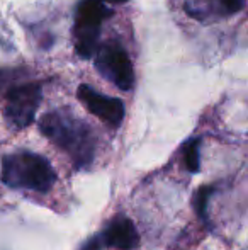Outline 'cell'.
<instances>
[{
	"mask_svg": "<svg viewBox=\"0 0 248 250\" xmlns=\"http://www.w3.org/2000/svg\"><path fill=\"white\" fill-rule=\"evenodd\" d=\"M39 129L50 142L68 153L76 167H87L95 157V136L92 129L75 116L60 111L48 112L41 119Z\"/></svg>",
	"mask_w": 248,
	"mask_h": 250,
	"instance_id": "cell-1",
	"label": "cell"
},
{
	"mask_svg": "<svg viewBox=\"0 0 248 250\" xmlns=\"http://www.w3.org/2000/svg\"><path fill=\"white\" fill-rule=\"evenodd\" d=\"M2 181L12 189L46 192L57 182V172L41 155L33 151H16L3 158Z\"/></svg>",
	"mask_w": 248,
	"mask_h": 250,
	"instance_id": "cell-2",
	"label": "cell"
},
{
	"mask_svg": "<svg viewBox=\"0 0 248 250\" xmlns=\"http://www.w3.org/2000/svg\"><path fill=\"white\" fill-rule=\"evenodd\" d=\"M113 16V10L102 0H80L73 22L75 50L82 58H94L99 48L100 26Z\"/></svg>",
	"mask_w": 248,
	"mask_h": 250,
	"instance_id": "cell-3",
	"label": "cell"
},
{
	"mask_svg": "<svg viewBox=\"0 0 248 250\" xmlns=\"http://www.w3.org/2000/svg\"><path fill=\"white\" fill-rule=\"evenodd\" d=\"M43 90L39 83H26V85L14 87L9 90L3 107V116L7 123L16 129H24L34 121L38 109H39Z\"/></svg>",
	"mask_w": 248,
	"mask_h": 250,
	"instance_id": "cell-4",
	"label": "cell"
},
{
	"mask_svg": "<svg viewBox=\"0 0 248 250\" xmlns=\"http://www.w3.org/2000/svg\"><path fill=\"white\" fill-rule=\"evenodd\" d=\"M95 66L99 73L113 82L117 89L131 90L134 85V70L133 63L119 44L107 43L104 46H99L95 51Z\"/></svg>",
	"mask_w": 248,
	"mask_h": 250,
	"instance_id": "cell-5",
	"label": "cell"
},
{
	"mask_svg": "<svg viewBox=\"0 0 248 250\" xmlns=\"http://www.w3.org/2000/svg\"><path fill=\"white\" fill-rule=\"evenodd\" d=\"M80 102L92 112L94 116L104 121L106 125L117 128L124 119V104L119 99L107 97L104 94H99L89 85H80L76 90Z\"/></svg>",
	"mask_w": 248,
	"mask_h": 250,
	"instance_id": "cell-6",
	"label": "cell"
},
{
	"mask_svg": "<svg viewBox=\"0 0 248 250\" xmlns=\"http://www.w3.org/2000/svg\"><path fill=\"white\" fill-rule=\"evenodd\" d=\"M100 242L106 247L117 250H134L139 244V235L131 220L121 216L111 221L109 227L100 235Z\"/></svg>",
	"mask_w": 248,
	"mask_h": 250,
	"instance_id": "cell-7",
	"label": "cell"
},
{
	"mask_svg": "<svg viewBox=\"0 0 248 250\" xmlns=\"http://www.w3.org/2000/svg\"><path fill=\"white\" fill-rule=\"evenodd\" d=\"M199 148H201V140L195 138L186 145L184 148V162H186V167L189 172L192 174H197L199 168H201V160H199Z\"/></svg>",
	"mask_w": 248,
	"mask_h": 250,
	"instance_id": "cell-8",
	"label": "cell"
},
{
	"mask_svg": "<svg viewBox=\"0 0 248 250\" xmlns=\"http://www.w3.org/2000/svg\"><path fill=\"white\" fill-rule=\"evenodd\" d=\"M212 3H216L223 14H236L245 7V0H214Z\"/></svg>",
	"mask_w": 248,
	"mask_h": 250,
	"instance_id": "cell-9",
	"label": "cell"
},
{
	"mask_svg": "<svg viewBox=\"0 0 248 250\" xmlns=\"http://www.w3.org/2000/svg\"><path fill=\"white\" fill-rule=\"evenodd\" d=\"M212 191L214 189L212 188H202L201 191L197 192V201H195V206H197V211H199V216L202 218V220H206V213H208V199H209V196L212 194Z\"/></svg>",
	"mask_w": 248,
	"mask_h": 250,
	"instance_id": "cell-10",
	"label": "cell"
},
{
	"mask_svg": "<svg viewBox=\"0 0 248 250\" xmlns=\"http://www.w3.org/2000/svg\"><path fill=\"white\" fill-rule=\"evenodd\" d=\"M102 249V242H100V237H95L92 238L90 242H87L85 247H83L82 250H100Z\"/></svg>",
	"mask_w": 248,
	"mask_h": 250,
	"instance_id": "cell-11",
	"label": "cell"
},
{
	"mask_svg": "<svg viewBox=\"0 0 248 250\" xmlns=\"http://www.w3.org/2000/svg\"><path fill=\"white\" fill-rule=\"evenodd\" d=\"M102 2H107V3H124L128 0H102Z\"/></svg>",
	"mask_w": 248,
	"mask_h": 250,
	"instance_id": "cell-12",
	"label": "cell"
}]
</instances>
